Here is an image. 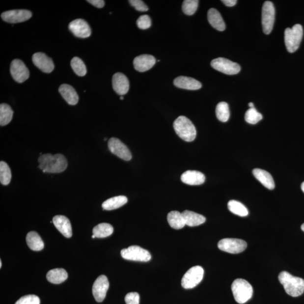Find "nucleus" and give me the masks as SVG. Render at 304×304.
Listing matches in <instances>:
<instances>
[{"label": "nucleus", "instance_id": "f257e3e1", "mask_svg": "<svg viewBox=\"0 0 304 304\" xmlns=\"http://www.w3.org/2000/svg\"><path fill=\"white\" fill-rule=\"evenodd\" d=\"M39 167L44 173H60L65 170L68 166L67 161L61 154L52 155L51 154H45L41 155L38 160Z\"/></svg>", "mask_w": 304, "mask_h": 304}, {"label": "nucleus", "instance_id": "f03ea898", "mask_svg": "<svg viewBox=\"0 0 304 304\" xmlns=\"http://www.w3.org/2000/svg\"><path fill=\"white\" fill-rule=\"evenodd\" d=\"M279 281L281 283L286 293L292 297H298L304 292V280L295 276L290 273L283 271L278 276Z\"/></svg>", "mask_w": 304, "mask_h": 304}, {"label": "nucleus", "instance_id": "7ed1b4c3", "mask_svg": "<svg viewBox=\"0 0 304 304\" xmlns=\"http://www.w3.org/2000/svg\"><path fill=\"white\" fill-rule=\"evenodd\" d=\"M173 126L177 135L184 141H193L197 136V131L193 123L183 115L175 120Z\"/></svg>", "mask_w": 304, "mask_h": 304}, {"label": "nucleus", "instance_id": "20e7f679", "mask_svg": "<svg viewBox=\"0 0 304 304\" xmlns=\"http://www.w3.org/2000/svg\"><path fill=\"white\" fill-rule=\"evenodd\" d=\"M232 291L234 299L240 304L248 302L253 295L251 284L244 279H236L232 284Z\"/></svg>", "mask_w": 304, "mask_h": 304}, {"label": "nucleus", "instance_id": "39448f33", "mask_svg": "<svg viewBox=\"0 0 304 304\" xmlns=\"http://www.w3.org/2000/svg\"><path fill=\"white\" fill-rule=\"evenodd\" d=\"M303 36L302 25H295L292 28H286L284 31V42L287 51L292 53L299 49Z\"/></svg>", "mask_w": 304, "mask_h": 304}, {"label": "nucleus", "instance_id": "423d86ee", "mask_svg": "<svg viewBox=\"0 0 304 304\" xmlns=\"http://www.w3.org/2000/svg\"><path fill=\"white\" fill-rule=\"evenodd\" d=\"M121 255L126 260L140 262H147L152 257L151 253L147 250L138 246H132L128 249H122Z\"/></svg>", "mask_w": 304, "mask_h": 304}, {"label": "nucleus", "instance_id": "0eeeda50", "mask_svg": "<svg viewBox=\"0 0 304 304\" xmlns=\"http://www.w3.org/2000/svg\"><path fill=\"white\" fill-rule=\"evenodd\" d=\"M203 269L200 266H195L188 270L183 277L182 286L185 289H192L197 286L203 279Z\"/></svg>", "mask_w": 304, "mask_h": 304}, {"label": "nucleus", "instance_id": "6e6552de", "mask_svg": "<svg viewBox=\"0 0 304 304\" xmlns=\"http://www.w3.org/2000/svg\"><path fill=\"white\" fill-rule=\"evenodd\" d=\"M218 246L222 251L237 254L244 251L248 244L244 240L237 238H224L219 242Z\"/></svg>", "mask_w": 304, "mask_h": 304}, {"label": "nucleus", "instance_id": "1a4fd4ad", "mask_svg": "<svg viewBox=\"0 0 304 304\" xmlns=\"http://www.w3.org/2000/svg\"><path fill=\"white\" fill-rule=\"evenodd\" d=\"M211 65L215 70L228 75H236L241 71L239 64L224 57H218L213 60Z\"/></svg>", "mask_w": 304, "mask_h": 304}, {"label": "nucleus", "instance_id": "9d476101", "mask_svg": "<svg viewBox=\"0 0 304 304\" xmlns=\"http://www.w3.org/2000/svg\"><path fill=\"white\" fill-rule=\"evenodd\" d=\"M275 20V8L271 1H265L262 9V26L265 34L272 32Z\"/></svg>", "mask_w": 304, "mask_h": 304}, {"label": "nucleus", "instance_id": "9b49d317", "mask_svg": "<svg viewBox=\"0 0 304 304\" xmlns=\"http://www.w3.org/2000/svg\"><path fill=\"white\" fill-rule=\"evenodd\" d=\"M110 151L120 159L125 161H130L132 159V153L127 146L115 138H111L108 143Z\"/></svg>", "mask_w": 304, "mask_h": 304}, {"label": "nucleus", "instance_id": "f8f14e48", "mask_svg": "<svg viewBox=\"0 0 304 304\" xmlns=\"http://www.w3.org/2000/svg\"><path fill=\"white\" fill-rule=\"evenodd\" d=\"M10 73L15 82L23 83L29 78V72L28 67L23 61L14 59L10 65Z\"/></svg>", "mask_w": 304, "mask_h": 304}, {"label": "nucleus", "instance_id": "ddd939ff", "mask_svg": "<svg viewBox=\"0 0 304 304\" xmlns=\"http://www.w3.org/2000/svg\"><path fill=\"white\" fill-rule=\"evenodd\" d=\"M109 287V279L106 276H100L95 280L93 286H92V294L96 301L101 303L105 300Z\"/></svg>", "mask_w": 304, "mask_h": 304}, {"label": "nucleus", "instance_id": "4468645a", "mask_svg": "<svg viewBox=\"0 0 304 304\" xmlns=\"http://www.w3.org/2000/svg\"><path fill=\"white\" fill-rule=\"evenodd\" d=\"M32 13L26 10H13L5 11L1 14L3 21L9 23H18L28 21Z\"/></svg>", "mask_w": 304, "mask_h": 304}, {"label": "nucleus", "instance_id": "2eb2a0df", "mask_svg": "<svg viewBox=\"0 0 304 304\" xmlns=\"http://www.w3.org/2000/svg\"><path fill=\"white\" fill-rule=\"evenodd\" d=\"M69 29L75 36L79 38H86L90 37L91 34L89 25L82 19H76L69 23Z\"/></svg>", "mask_w": 304, "mask_h": 304}, {"label": "nucleus", "instance_id": "dca6fc26", "mask_svg": "<svg viewBox=\"0 0 304 304\" xmlns=\"http://www.w3.org/2000/svg\"><path fill=\"white\" fill-rule=\"evenodd\" d=\"M33 63L41 71L50 74L55 69V64L51 57H48L44 53H37L32 56Z\"/></svg>", "mask_w": 304, "mask_h": 304}, {"label": "nucleus", "instance_id": "f3484780", "mask_svg": "<svg viewBox=\"0 0 304 304\" xmlns=\"http://www.w3.org/2000/svg\"><path fill=\"white\" fill-rule=\"evenodd\" d=\"M156 63L155 57L151 55H141L134 59L135 69L140 72H144L151 69Z\"/></svg>", "mask_w": 304, "mask_h": 304}, {"label": "nucleus", "instance_id": "a211bd4d", "mask_svg": "<svg viewBox=\"0 0 304 304\" xmlns=\"http://www.w3.org/2000/svg\"><path fill=\"white\" fill-rule=\"evenodd\" d=\"M112 86L117 94L124 95L128 93L130 84L127 77L121 73H117L113 76Z\"/></svg>", "mask_w": 304, "mask_h": 304}, {"label": "nucleus", "instance_id": "6ab92c4d", "mask_svg": "<svg viewBox=\"0 0 304 304\" xmlns=\"http://www.w3.org/2000/svg\"><path fill=\"white\" fill-rule=\"evenodd\" d=\"M53 224L56 229L66 238H71L72 236V230L70 221L63 215H56L53 218Z\"/></svg>", "mask_w": 304, "mask_h": 304}, {"label": "nucleus", "instance_id": "aec40b11", "mask_svg": "<svg viewBox=\"0 0 304 304\" xmlns=\"http://www.w3.org/2000/svg\"><path fill=\"white\" fill-rule=\"evenodd\" d=\"M205 176L203 173L195 170H188L181 176V180L190 186H199L205 182Z\"/></svg>", "mask_w": 304, "mask_h": 304}, {"label": "nucleus", "instance_id": "412c9836", "mask_svg": "<svg viewBox=\"0 0 304 304\" xmlns=\"http://www.w3.org/2000/svg\"><path fill=\"white\" fill-rule=\"evenodd\" d=\"M174 85L183 89L196 90L202 87V84L194 79L186 76H179L174 81Z\"/></svg>", "mask_w": 304, "mask_h": 304}, {"label": "nucleus", "instance_id": "4be33fe9", "mask_svg": "<svg viewBox=\"0 0 304 304\" xmlns=\"http://www.w3.org/2000/svg\"><path fill=\"white\" fill-rule=\"evenodd\" d=\"M60 94L69 105L75 106L78 104L79 97L75 88L67 84H63L59 88Z\"/></svg>", "mask_w": 304, "mask_h": 304}, {"label": "nucleus", "instance_id": "5701e85b", "mask_svg": "<svg viewBox=\"0 0 304 304\" xmlns=\"http://www.w3.org/2000/svg\"><path fill=\"white\" fill-rule=\"evenodd\" d=\"M253 175L255 178L259 180L263 186L268 190L275 189V183L272 176L267 171L260 168L253 169Z\"/></svg>", "mask_w": 304, "mask_h": 304}, {"label": "nucleus", "instance_id": "b1692460", "mask_svg": "<svg viewBox=\"0 0 304 304\" xmlns=\"http://www.w3.org/2000/svg\"><path fill=\"white\" fill-rule=\"evenodd\" d=\"M208 21L213 28L219 31H223L225 29V24L221 14L219 11L214 8L210 9L208 11Z\"/></svg>", "mask_w": 304, "mask_h": 304}, {"label": "nucleus", "instance_id": "393cba45", "mask_svg": "<svg viewBox=\"0 0 304 304\" xmlns=\"http://www.w3.org/2000/svg\"><path fill=\"white\" fill-rule=\"evenodd\" d=\"M185 222L188 226L193 227L203 224L206 221V218L203 215L189 210L183 211L182 213Z\"/></svg>", "mask_w": 304, "mask_h": 304}, {"label": "nucleus", "instance_id": "a878e982", "mask_svg": "<svg viewBox=\"0 0 304 304\" xmlns=\"http://www.w3.org/2000/svg\"><path fill=\"white\" fill-rule=\"evenodd\" d=\"M49 282L53 284L63 283L68 278L67 272L63 269H54L50 271L46 275Z\"/></svg>", "mask_w": 304, "mask_h": 304}, {"label": "nucleus", "instance_id": "bb28decb", "mask_svg": "<svg viewBox=\"0 0 304 304\" xmlns=\"http://www.w3.org/2000/svg\"><path fill=\"white\" fill-rule=\"evenodd\" d=\"M128 198L124 195H119L106 200L102 204V207L105 210H113L125 205Z\"/></svg>", "mask_w": 304, "mask_h": 304}, {"label": "nucleus", "instance_id": "cd10ccee", "mask_svg": "<svg viewBox=\"0 0 304 304\" xmlns=\"http://www.w3.org/2000/svg\"><path fill=\"white\" fill-rule=\"evenodd\" d=\"M27 244L33 251H41L44 248V244L41 238L36 232H30L26 237Z\"/></svg>", "mask_w": 304, "mask_h": 304}, {"label": "nucleus", "instance_id": "c85d7f7f", "mask_svg": "<svg viewBox=\"0 0 304 304\" xmlns=\"http://www.w3.org/2000/svg\"><path fill=\"white\" fill-rule=\"evenodd\" d=\"M167 221L171 228L180 229L186 225L182 214L177 211H172L167 215Z\"/></svg>", "mask_w": 304, "mask_h": 304}, {"label": "nucleus", "instance_id": "c756f323", "mask_svg": "<svg viewBox=\"0 0 304 304\" xmlns=\"http://www.w3.org/2000/svg\"><path fill=\"white\" fill-rule=\"evenodd\" d=\"M113 232V228L108 223H101L95 226L92 233L96 238H106L109 237Z\"/></svg>", "mask_w": 304, "mask_h": 304}, {"label": "nucleus", "instance_id": "7c9ffc66", "mask_svg": "<svg viewBox=\"0 0 304 304\" xmlns=\"http://www.w3.org/2000/svg\"><path fill=\"white\" fill-rule=\"evenodd\" d=\"M13 111L11 107L7 104L0 105V125L1 126L9 124L12 120Z\"/></svg>", "mask_w": 304, "mask_h": 304}, {"label": "nucleus", "instance_id": "2f4dec72", "mask_svg": "<svg viewBox=\"0 0 304 304\" xmlns=\"http://www.w3.org/2000/svg\"><path fill=\"white\" fill-rule=\"evenodd\" d=\"M228 207L231 213L241 217H245L249 215L247 208L240 202L236 200H231L228 203Z\"/></svg>", "mask_w": 304, "mask_h": 304}, {"label": "nucleus", "instance_id": "473e14b6", "mask_svg": "<svg viewBox=\"0 0 304 304\" xmlns=\"http://www.w3.org/2000/svg\"><path fill=\"white\" fill-rule=\"evenodd\" d=\"M216 115L219 121L222 122L228 121L230 117L228 103L224 102L219 103L216 108Z\"/></svg>", "mask_w": 304, "mask_h": 304}, {"label": "nucleus", "instance_id": "72a5a7b5", "mask_svg": "<svg viewBox=\"0 0 304 304\" xmlns=\"http://www.w3.org/2000/svg\"><path fill=\"white\" fill-rule=\"evenodd\" d=\"M11 172L9 165L4 161L0 163V182L3 186H7L10 183Z\"/></svg>", "mask_w": 304, "mask_h": 304}, {"label": "nucleus", "instance_id": "f704fd0d", "mask_svg": "<svg viewBox=\"0 0 304 304\" xmlns=\"http://www.w3.org/2000/svg\"><path fill=\"white\" fill-rule=\"evenodd\" d=\"M71 67L77 75L82 77L85 76L87 69L83 61L78 57H75L71 60Z\"/></svg>", "mask_w": 304, "mask_h": 304}, {"label": "nucleus", "instance_id": "c9c22d12", "mask_svg": "<svg viewBox=\"0 0 304 304\" xmlns=\"http://www.w3.org/2000/svg\"><path fill=\"white\" fill-rule=\"evenodd\" d=\"M263 115L256 111L255 108L250 109L246 111L245 120L249 124L255 125L262 120Z\"/></svg>", "mask_w": 304, "mask_h": 304}, {"label": "nucleus", "instance_id": "e433bc0d", "mask_svg": "<svg viewBox=\"0 0 304 304\" xmlns=\"http://www.w3.org/2000/svg\"><path fill=\"white\" fill-rule=\"evenodd\" d=\"M199 1L197 0H186L182 5V10L185 14L193 15L197 11Z\"/></svg>", "mask_w": 304, "mask_h": 304}, {"label": "nucleus", "instance_id": "4c0bfd02", "mask_svg": "<svg viewBox=\"0 0 304 304\" xmlns=\"http://www.w3.org/2000/svg\"><path fill=\"white\" fill-rule=\"evenodd\" d=\"M40 300L37 296L28 295L23 296L15 304H40Z\"/></svg>", "mask_w": 304, "mask_h": 304}, {"label": "nucleus", "instance_id": "58836bf2", "mask_svg": "<svg viewBox=\"0 0 304 304\" xmlns=\"http://www.w3.org/2000/svg\"><path fill=\"white\" fill-rule=\"evenodd\" d=\"M137 26L141 29H147L151 28L152 25L151 19L148 15H141L138 18Z\"/></svg>", "mask_w": 304, "mask_h": 304}, {"label": "nucleus", "instance_id": "ea45409f", "mask_svg": "<svg viewBox=\"0 0 304 304\" xmlns=\"http://www.w3.org/2000/svg\"><path fill=\"white\" fill-rule=\"evenodd\" d=\"M140 296L137 292H130L125 296L126 304H139Z\"/></svg>", "mask_w": 304, "mask_h": 304}, {"label": "nucleus", "instance_id": "a19ab883", "mask_svg": "<svg viewBox=\"0 0 304 304\" xmlns=\"http://www.w3.org/2000/svg\"><path fill=\"white\" fill-rule=\"evenodd\" d=\"M130 5H132L138 11H147L148 10V7L146 5L143 1L140 0H130L129 1Z\"/></svg>", "mask_w": 304, "mask_h": 304}, {"label": "nucleus", "instance_id": "79ce46f5", "mask_svg": "<svg viewBox=\"0 0 304 304\" xmlns=\"http://www.w3.org/2000/svg\"><path fill=\"white\" fill-rule=\"evenodd\" d=\"M87 1L98 8H102L105 5V2L103 0H88Z\"/></svg>", "mask_w": 304, "mask_h": 304}, {"label": "nucleus", "instance_id": "37998d69", "mask_svg": "<svg viewBox=\"0 0 304 304\" xmlns=\"http://www.w3.org/2000/svg\"><path fill=\"white\" fill-rule=\"evenodd\" d=\"M221 1L224 3V5L228 7L235 6L237 2V0H222Z\"/></svg>", "mask_w": 304, "mask_h": 304}, {"label": "nucleus", "instance_id": "c03bdc74", "mask_svg": "<svg viewBox=\"0 0 304 304\" xmlns=\"http://www.w3.org/2000/svg\"><path fill=\"white\" fill-rule=\"evenodd\" d=\"M249 106L250 107V109H253V108H255L254 107L253 104L252 102L249 104Z\"/></svg>", "mask_w": 304, "mask_h": 304}, {"label": "nucleus", "instance_id": "a18cd8bd", "mask_svg": "<svg viewBox=\"0 0 304 304\" xmlns=\"http://www.w3.org/2000/svg\"><path fill=\"white\" fill-rule=\"evenodd\" d=\"M302 190L304 193V182H303L302 184Z\"/></svg>", "mask_w": 304, "mask_h": 304}, {"label": "nucleus", "instance_id": "49530a36", "mask_svg": "<svg viewBox=\"0 0 304 304\" xmlns=\"http://www.w3.org/2000/svg\"><path fill=\"white\" fill-rule=\"evenodd\" d=\"M301 228H302V230L303 231V232H304V224L302 225V226H301Z\"/></svg>", "mask_w": 304, "mask_h": 304}, {"label": "nucleus", "instance_id": "de8ad7c7", "mask_svg": "<svg viewBox=\"0 0 304 304\" xmlns=\"http://www.w3.org/2000/svg\"><path fill=\"white\" fill-rule=\"evenodd\" d=\"M2 267V261L1 260H0V268Z\"/></svg>", "mask_w": 304, "mask_h": 304}, {"label": "nucleus", "instance_id": "09e8293b", "mask_svg": "<svg viewBox=\"0 0 304 304\" xmlns=\"http://www.w3.org/2000/svg\"><path fill=\"white\" fill-rule=\"evenodd\" d=\"M120 99H121V100H124V97H120Z\"/></svg>", "mask_w": 304, "mask_h": 304}, {"label": "nucleus", "instance_id": "8fccbe9b", "mask_svg": "<svg viewBox=\"0 0 304 304\" xmlns=\"http://www.w3.org/2000/svg\"><path fill=\"white\" fill-rule=\"evenodd\" d=\"M92 238H96V237H95V236H94V235H92Z\"/></svg>", "mask_w": 304, "mask_h": 304}]
</instances>
